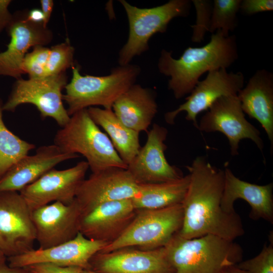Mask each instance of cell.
Instances as JSON below:
<instances>
[{
  "label": "cell",
  "instance_id": "obj_1",
  "mask_svg": "<svg viewBox=\"0 0 273 273\" xmlns=\"http://www.w3.org/2000/svg\"><path fill=\"white\" fill-rule=\"evenodd\" d=\"M187 168L190 182L181 203L183 220L178 235L188 239L212 235L231 241L243 235L239 215L228 213L221 207L224 170L202 156H197Z\"/></svg>",
  "mask_w": 273,
  "mask_h": 273
},
{
  "label": "cell",
  "instance_id": "obj_2",
  "mask_svg": "<svg viewBox=\"0 0 273 273\" xmlns=\"http://www.w3.org/2000/svg\"><path fill=\"white\" fill-rule=\"evenodd\" d=\"M238 57L236 36H225L218 30L211 34L207 44L189 47L178 59L172 57V52L162 50L157 66L161 74L169 77L168 88L178 100L191 93L203 74L227 69Z\"/></svg>",
  "mask_w": 273,
  "mask_h": 273
},
{
  "label": "cell",
  "instance_id": "obj_3",
  "mask_svg": "<svg viewBox=\"0 0 273 273\" xmlns=\"http://www.w3.org/2000/svg\"><path fill=\"white\" fill-rule=\"evenodd\" d=\"M164 248L175 273H220L239 263L243 256L234 241L212 235L188 239L177 233Z\"/></svg>",
  "mask_w": 273,
  "mask_h": 273
},
{
  "label": "cell",
  "instance_id": "obj_4",
  "mask_svg": "<svg viewBox=\"0 0 273 273\" xmlns=\"http://www.w3.org/2000/svg\"><path fill=\"white\" fill-rule=\"evenodd\" d=\"M54 144L65 153L82 155L92 173L127 167L107 134L92 119L87 109L70 116L69 121L56 132Z\"/></svg>",
  "mask_w": 273,
  "mask_h": 273
},
{
  "label": "cell",
  "instance_id": "obj_5",
  "mask_svg": "<svg viewBox=\"0 0 273 273\" xmlns=\"http://www.w3.org/2000/svg\"><path fill=\"white\" fill-rule=\"evenodd\" d=\"M72 70V78L63 95L70 116L95 106L112 109L116 100L135 83L141 72L140 66L131 64L114 67L105 76L82 75L77 66Z\"/></svg>",
  "mask_w": 273,
  "mask_h": 273
},
{
  "label": "cell",
  "instance_id": "obj_6",
  "mask_svg": "<svg viewBox=\"0 0 273 273\" xmlns=\"http://www.w3.org/2000/svg\"><path fill=\"white\" fill-rule=\"evenodd\" d=\"M127 17V40L119 52V65H126L134 57L149 49V41L157 33L166 32L170 22L176 17H187L192 3L190 0H170L151 8H139L125 0L119 1Z\"/></svg>",
  "mask_w": 273,
  "mask_h": 273
},
{
  "label": "cell",
  "instance_id": "obj_7",
  "mask_svg": "<svg viewBox=\"0 0 273 273\" xmlns=\"http://www.w3.org/2000/svg\"><path fill=\"white\" fill-rule=\"evenodd\" d=\"M183 220L182 204L136 210L134 219L123 233L99 252L107 253L125 247L152 250L164 247L180 231Z\"/></svg>",
  "mask_w": 273,
  "mask_h": 273
},
{
  "label": "cell",
  "instance_id": "obj_8",
  "mask_svg": "<svg viewBox=\"0 0 273 273\" xmlns=\"http://www.w3.org/2000/svg\"><path fill=\"white\" fill-rule=\"evenodd\" d=\"M67 83L66 72L40 78L16 79L3 104V110L14 112L21 105L32 104L42 118H52L62 127L70 118L63 100L62 91Z\"/></svg>",
  "mask_w": 273,
  "mask_h": 273
},
{
  "label": "cell",
  "instance_id": "obj_9",
  "mask_svg": "<svg viewBox=\"0 0 273 273\" xmlns=\"http://www.w3.org/2000/svg\"><path fill=\"white\" fill-rule=\"evenodd\" d=\"M197 128L204 132H219L228 139L231 154H239V144L251 140L262 151L263 143L260 131L245 118L237 96L217 100L201 117Z\"/></svg>",
  "mask_w": 273,
  "mask_h": 273
},
{
  "label": "cell",
  "instance_id": "obj_10",
  "mask_svg": "<svg viewBox=\"0 0 273 273\" xmlns=\"http://www.w3.org/2000/svg\"><path fill=\"white\" fill-rule=\"evenodd\" d=\"M31 211L18 192L0 193V249L9 257L33 249Z\"/></svg>",
  "mask_w": 273,
  "mask_h": 273
},
{
  "label": "cell",
  "instance_id": "obj_11",
  "mask_svg": "<svg viewBox=\"0 0 273 273\" xmlns=\"http://www.w3.org/2000/svg\"><path fill=\"white\" fill-rule=\"evenodd\" d=\"M244 76L241 72H228L225 68L208 72L205 78L197 83L184 103L176 109L165 113V121L173 124L176 116L185 112L186 120L193 122L197 128L198 115L208 110L222 97L237 96L244 87Z\"/></svg>",
  "mask_w": 273,
  "mask_h": 273
},
{
  "label": "cell",
  "instance_id": "obj_12",
  "mask_svg": "<svg viewBox=\"0 0 273 273\" xmlns=\"http://www.w3.org/2000/svg\"><path fill=\"white\" fill-rule=\"evenodd\" d=\"M28 11H19L13 15L6 29L10 37L7 49L0 53V76L21 78L24 58L29 49L36 46H46L53 38L52 31L42 23L27 19Z\"/></svg>",
  "mask_w": 273,
  "mask_h": 273
},
{
  "label": "cell",
  "instance_id": "obj_13",
  "mask_svg": "<svg viewBox=\"0 0 273 273\" xmlns=\"http://www.w3.org/2000/svg\"><path fill=\"white\" fill-rule=\"evenodd\" d=\"M88 168L86 161L64 170L53 168L19 193L31 211L50 202L70 204L75 199Z\"/></svg>",
  "mask_w": 273,
  "mask_h": 273
},
{
  "label": "cell",
  "instance_id": "obj_14",
  "mask_svg": "<svg viewBox=\"0 0 273 273\" xmlns=\"http://www.w3.org/2000/svg\"><path fill=\"white\" fill-rule=\"evenodd\" d=\"M167 134L165 127L154 123L147 132L145 144L127 165L126 169L139 185L166 182L184 176L181 171L166 158Z\"/></svg>",
  "mask_w": 273,
  "mask_h": 273
},
{
  "label": "cell",
  "instance_id": "obj_15",
  "mask_svg": "<svg viewBox=\"0 0 273 273\" xmlns=\"http://www.w3.org/2000/svg\"><path fill=\"white\" fill-rule=\"evenodd\" d=\"M107 245L108 243L103 241L89 239L79 232L73 239L56 246L46 249H33L10 257L9 265L23 268L39 263H50L90 269L91 258Z\"/></svg>",
  "mask_w": 273,
  "mask_h": 273
},
{
  "label": "cell",
  "instance_id": "obj_16",
  "mask_svg": "<svg viewBox=\"0 0 273 273\" xmlns=\"http://www.w3.org/2000/svg\"><path fill=\"white\" fill-rule=\"evenodd\" d=\"M97 273H175L164 247L152 250L125 247L107 253L99 252L89 261Z\"/></svg>",
  "mask_w": 273,
  "mask_h": 273
},
{
  "label": "cell",
  "instance_id": "obj_17",
  "mask_svg": "<svg viewBox=\"0 0 273 273\" xmlns=\"http://www.w3.org/2000/svg\"><path fill=\"white\" fill-rule=\"evenodd\" d=\"M139 185L126 169L111 168L92 173L79 186L75 200L81 214L107 202L132 199Z\"/></svg>",
  "mask_w": 273,
  "mask_h": 273
},
{
  "label": "cell",
  "instance_id": "obj_18",
  "mask_svg": "<svg viewBox=\"0 0 273 273\" xmlns=\"http://www.w3.org/2000/svg\"><path fill=\"white\" fill-rule=\"evenodd\" d=\"M81 215L75 199L68 204L54 202L32 210L31 217L39 248L52 247L75 238L79 232Z\"/></svg>",
  "mask_w": 273,
  "mask_h": 273
},
{
  "label": "cell",
  "instance_id": "obj_19",
  "mask_svg": "<svg viewBox=\"0 0 273 273\" xmlns=\"http://www.w3.org/2000/svg\"><path fill=\"white\" fill-rule=\"evenodd\" d=\"M136 212L131 199L102 203L81 215L79 232L89 239L108 244L123 233Z\"/></svg>",
  "mask_w": 273,
  "mask_h": 273
},
{
  "label": "cell",
  "instance_id": "obj_20",
  "mask_svg": "<svg viewBox=\"0 0 273 273\" xmlns=\"http://www.w3.org/2000/svg\"><path fill=\"white\" fill-rule=\"evenodd\" d=\"M79 157L66 153L55 144L42 146L32 155H26L0 178V193L20 192L59 163Z\"/></svg>",
  "mask_w": 273,
  "mask_h": 273
},
{
  "label": "cell",
  "instance_id": "obj_21",
  "mask_svg": "<svg viewBox=\"0 0 273 273\" xmlns=\"http://www.w3.org/2000/svg\"><path fill=\"white\" fill-rule=\"evenodd\" d=\"M224 172V188L221 203L223 210L230 213L236 212L234 203L241 199L250 206L251 218L262 219L272 223V183L258 185L240 179L228 167Z\"/></svg>",
  "mask_w": 273,
  "mask_h": 273
},
{
  "label": "cell",
  "instance_id": "obj_22",
  "mask_svg": "<svg viewBox=\"0 0 273 273\" xmlns=\"http://www.w3.org/2000/svg\"><path fill=\"white\" fill-rule=\"evenodd\" d=\"M242 109L264 128L273 149V74L265 69L257 70L246 85L238 93Z\"/></svg>",
  "mask_w": 273,
  "mask_h": 273
},
{
  "label": "cell",
  "instance_id": "obj_23",
  "mask_svg": "<svg viewBox=\"0 0 273 273\" xmlns=\"http://www.w3.org/2000/svg\"><path fill=\"white\" fill-rule=\"evenodd\" d=\"M156 97L154 90L134 83L116 100L112 109L129 128L147 131L158 112Z\"/></svg>",
  "mask_w": 273,
  "mask_h": 273
},
{
  "label": "cell",
  "instance_id": "obj_24",
  "mask_svg": "<svg viewBox=\"0 0 273 273\" xmlns=\"http://www.w3.org/2000/svg\"><path fill=\"white\" fill-rule=\"evenodd\" d=\"M87 110L96 124L106 132L120 157L127 165L141 148L140 133L123 124L112 109L91 107Z\"/></svg>",
  "mask_w": 273,
  "mask_h": 273
},
{
  "label": "cell",
  "instance_id": "obj_25",
  "mask_svg": "<svg viewBox=\"0 0 273 273\" xmlns=\"http://www.w3.org/2000/svg\"><path fill=\"white\" fill-rule=\"evenodd\" d=\"M190 182L189 174L169 181L140 184L131 199L136 210L160 209L181 204Z\"/></svg>",
  "mask_w": 273,
  "mask_h": 273
},
{
  "label": "cell",
  "instance_id": "obj_26",
  "mask_svg": "<svg viewBox=\"0 0 273 273\" xmlns=\"http://www.w3.org/2000/svg\"><path fill=\"white\" fill-rule=\"evenodd\" d=\"M3 101L0 98V178L35 146L18 137L6 126L3 119Z\"/></svg>",
  "mask_w": 273,
  "mask_h": 273
},
{
  "label": "cell",
  "instance_id": "obj_27",
  "mask_svg": "<svg viewBox=\"0 0 273 273\" xmlns=\"http://www.w3.org/2000/svg\"><path fill=\"white\" fill-rule=\"evenodd\" d=\"M242 0H214L209 32L220 30L225 36L238 26L237 13Z\"/></svg>",
  "mask_w": 273,
  "mask_h": 273
},
{
  "label": "cell",
  "instance_id": "obj_28",
  "mask_svg": "<svg viewBox=\"0 0 273 273\" xmlns=\"http://www.w3.org/2000/svg\"><path fill=\"white\" fill-rule=\"evenodd\" d=\"M74 47L68 39L50 48L46 76L65 72L67 69L74 66Z\"/></svg>",
  "mask_w": 273,
  "mask_h": 273
},
{
  "label": "cell",
  "instance_id": "obj_29",
  "mask_svg": "<svg viewBox=\"0 0 273 273\" xmlns=\"http://www.w3.org/2000/svg\"><path fill=\"white\" fill-rule=\"evenodd\" d=\"M50 48L36 46L27 53L23 61L22 69L29 78H35L46 76V68L49 58Z\"/></svg>",
  "mask_w": 273,
  "mask_h": 273
},
{
  "label": "cell",
  "instance_id": "obj_30",
  "mask_svg": "<svg viewBox=\"0 0 273 273\" xmlns=\"http://www.w3.org/2000/svg\"><path fill=\"white\" fill-rule=\"evenodd\" d=\"M273 237L269 235V243L265 244L261 252L251 259L241 261L237 266L248 273H273Z\"/></svg>",
  "mask_w": 273,
  "mask_h": 273
},
{
  "label": "cell",
  "instance_id": "obj_31",
  "mask_svg": "<svg viewBox=\"0 0 273 273\" xmlns=\"http://www.w3.org/2000/svg\"><path fill=\"white\" fill-rule=\"evenodd\" d=\"M196 13V23L191 26L192 41L200 43L204 40L206 32H209L213 2L209 0H192Z\"/></svg>",
  "mask_w": 273,
  "mask_h": 273
},
{
  "label": "cell",
  "instance_id": "obj_32",
  "mask_svg": "<svg viewBox=\"0 0 273 273\" xmlns=\"http://www.w3.org/2000/svg\"><path fill=\"white\" fill-rule=\"evenodd\" d=\"M272 10V0H242L240 6L241 13L248 16Z\"/></svg>",
  "mask_w": 273,
  "mask_h": 273
},
{
  "label": "cell",
  "instance_id": "obj_33",
  "mask_svg": "<svg viewBox=\"0 0 273 273\" xmlns=\"http://www.w3.org/2000/svg\"><path fill=\"white\" fill-rule=\"evenodd\" d=\"M30 273H81L77 266H61L50 263H39L26 267Z\"/></svg>",
  "mask_w": 273,
  "mask_h": 273
},
{
  "label": "cell",
  "instance_id": "obj_34",
  "mask_svg": "<svg viewBox=\"0 0 273 273\" xmlns=\"http://www.w3.org/2000/svg\"><path fill=\"white\" fill-rule=\"evenodd\" d=\"M11 2V0H0V34L7 28L12 19L13 15L8 9Z\"/></svg>",
  "mask_w": 273,
  "mask_h": 273
},
{
  "label": "cell",
  "instance_id": "obj_35",
  "mask_svg": "<svg viewBox=\"0 0 273 273\" xmlns=\"http://www.w3.org/2000/svg\"><path fill=\"white\" fill-rule=\"evenodd\" d=\"M41 10L44 16V21L43 23L45 27H47L48 24L51 17L52 13L54 7V1L52 0H41L40 1Z\"/></svg>",
  "mask_w": 273,
  "mask_h": 273
},
{
  "label": "cell",
  "instance_id": "obj_36",
  "mask_svg": "<svg viewBox=\"0 0 273 273\" xmlns=\"http://www.w3.org/2000/svg\"><path fill=\"white\" fill-rule=\"evenodd\" d=\"M27 19L31 22L37 23H42L44 21V16L41 9H33L27 11Z\"/></svg>",
  "mask_w": 273,
  "mask_h": 273
},
{
  "label": "cell",
  "instance_id": "obj_37",
  "mask_svg": "<svg viewBox=\"0 0 273 273\" xmlns=\"http://www.w3.org/2000/svg\"><path fill=\"white\" fill-rule=\"evenodd\" d=\"M0 273H30L25 267H12L5 263L0 265Z\"/></svg>",
  "mask_w": 273,
  "mask_h": 273
},
{
  "label": "cell",
  "instance_id": "obj_38",
  "mask_svg": "<svg viewBox=\"0 0 273 273\" xmlns=\"http://www.w3.org/2000/svg\"><path fill=\"white\" fill-rule=\"evenodd\" d=\"M220 273H248L241 269L236 265L229 266L224 268Z\"/></svg>",
  "mask_w": 273,
  "mask_h": 273
},
{
  "label": "cell",
  "instance_id": "obj_39",
  "mask_svg": "<svg viewBox=\"0 0 273 273\" xmlns=\"http://www.w3.org/2000/svg\"><path fill=\"white\" fill-rule=\"evenodd\" d=\"M5 255L0 249V265L5 263Z\"/></svg>",
  "mask_w": 273,
  "mask_h": 273
},
{
  "label": "cell",
  "instance_id": "obj_40",
  "mask_svg": "<svg viewBox=\"0 0 273 273\" xmlns=\"http://www.w3.org/2000/svg\"><path fill=\"white\" fill-rule=\"evenodd\" d=\"M81 273H97L93 270L89 269H82Z\"/></svg>",
  "mask_w": 273,
  "mask_h": 273
}]
</instances>
